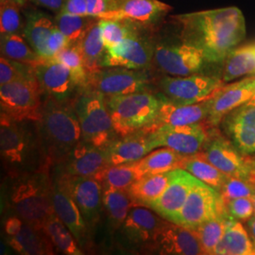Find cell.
I'll list each match as a JSON object with an SVG mask.
<instances>
[{"mask_svg":"<svg viewBox=\"0 0 255 255\" xmlns=\"http://www.w3.org/2000/svg\"><path fill=\"white\" fill-rule=\"evenodd\" d=\"M183 42L199 48L206 62L225 61L246 37V21L237 7L202 10L176 17Z\"/></svg>","mask_w":255,"mask_h":255,"instance_id":"cell-1","label":"cell"},{"mask_svg":"<svg viewBox=\"0 0 255 255\" xmlns=\"http://www.w3.org/2000/svg\"><path fill=\"white\" fill-rule=\"evenodd\" d=\"M36 123L47 165L64 162L82 140L80 120L66 101L47 100Z\"/></svg>","mask_w":255,"mask_h":255,"instance_id":"cell-2","label":"cell"},{"mask_svg":"<svg viewBox=\"0 0 255 255\" xmlns=\"http://www.w3.org/2000/svg\"><path fill=\"white\" fill-rule=\"evenodd\" d=\"M27 122L14 120L1 112V157L10 174L19 177L36 173L39 164L47 165L38 128L35 131L29 129Z\"/></svg>","mask_w":255,"mask_h":255,"instance_id":"cell-3","label":"cell"},{"mask_svg":"<svg viewBox=\"0 0 255 255\" xmlns=\"http://www.w3.org/2000/svg\"><path fill=\"white\" fill-rule=\"evenodd\" d=\"M51 188L41 172L23 175L11 188L10 206L25 222L44 229L46 220L55 214Z\"/></svg>","mask_w":255,"mask_h":255,"instance_id":"cell-4","label":"cell"},{"mask_svg":"<svg viewBox=\"0 0 255 255\" xmlns=\"http://www.w3.org/2000/svg\"><path fill=\"white\" fill-rule=\"evenodd\" d=\"M162 101L146 91L110 97L107 104L116 133L126 136L151 127Z\"/></svg>","mask_w":255,"mask_h":255,"instance_id":"cell-5","label":"cell"},{"mask_svg":"<svg viewBox=\"0 0 255 255\" xmlns=\"http://www.w3.org/2000/svg\"><path fill=\"white\" fill-rule=\"evenodd\" d=\"M104 96L91 88L83 92L74 105L81 124L82 140L101 148L108 146L116 132Z\"/></svg>","mask_w":255,"mask_h":255,"instance_id":"cell-6","label":"cell"},{"mask_svg":"<svg viewBox=\"0 0 255 255\" xmlns=\"http://www.w3.org/2000/svg\"><path fill=\"white\" fill-rule=\"evenodd\" d=\"M42 93L36 76L0 85L1 112L17 121L38 122L44 106Z\"/></svg>","mask_w":255,"mask_h":255,"instance_id":"cell-7","label":"cell"},{"mask_svg":"<svg viewBox=\"0 0 255 255\" xmlns=\"http://www.w3.org/2000/svg\"><path fill=\"white\" fill-rule=\"evenodd\" d=\"M225 82L218 77L193 74L183 77L166 76L159 82L163 98L176 105H192L211 99Z\"/></svg>","mask_w":255,"mask_h":255,"instance_id":"cell-8","label":"cell"},{"mask_svg":"<svg viewBox=\"0 0 255 255\" xmlns=\"http://www.w3.org/2000/svg\"><path fill=\"white\" fill-rule=\"evenodd\" d=\"M221 215L229 214L220 193L199 181L189 193L173 223L195 230L207 220Z\"/></svg>","mask_w":255,"mask_h":255,"instance_id":"cell-9","label":"cell"},{"mask_svg":"<svg viewBox=\"0 0 255 255\" xmlns=\"http://www.w3.org/2000/svg\"><path fill=\"white\" fill-rule=\"evenodd\" d=\"M201 152L207 161L229 177L255 184V170L249 156L242 154L225 137L214 132L209 135Z\"/></svg>","mask_w":255,"mask_h":255,"instance_id":"cell-10","label":"cell"},{"mask_svg":"<svg viewBox=\"0 0 255 255\" xmlns=\"http://www.w3.org/2000/svg\"><path fill=\"white\" fill-rule=\"evenodd\" d=\"M204 122L181 126H163L146 132L155 148L159 146L170 147L184 156L197 154L205 146L209 132Z\"/></svg>","mask_w":255,"mask_h":255,"instance_id":"cell-11","label":"cell"},{"mask_svg":"<svg viewBox=\"0 0 255 255\" xmlns=\"http://www.w3.org/2000/svg\"><path fill=\"white\" fill-rule=\"evenodd\" d=\"M153 58L162 71L174 77L199 73L206 62L199 48L183 41L179 44L158 45Z\"/></svg>","mask_w":255,"mask_h":255,"instance_id":"cell-12","label":"cell"},{"mask_svg":"<svg viewBox=\"0 0 255 255\" xmlns=\"http://www.w3.org/2000/svg\"><path fill=\"white\" fill-rule=\"evenodd\" d=\"M89 76L88 86L105 96H121L146 90L147 75L140 69L103 67Z\"/></svg>","mask_w":255,"mask_h":255,"instance_id":"cell-13","label":"cell"},{"mask_svg":"<svg viewBox=\"0 0 255 255\" xmlns=\"http://www.w3.org/2000/svg\"><path fill=\"white\" fill-rule=\"evenodd\" d=\"M58 182L71 196L86 223L95 225L101 216L102 185L95 177L71 176L64 174Z\"/></svg>","mask_w":255,"mask_h":255,"instance_id":"cell-14","label":"cell"},{"mask_svg":"<svg viewBox=\"0 0 255 255\" xmlns=\"http://www.w3.org/2000/svg\"><path fill=\"white\" fill-rule=\"evenodd\" d=\"M255 95V76H250L231 84H223L208 100L207 123L217 126L232 111L246 104Z\"/></svg>","mask_w":255,"mask_h":255,"instance_id":"cell-15","label":"cell"},{"mask_svg":"<svg viewBox=\"0 0 255 255\" xmlns=\"http://www.w3.org/2000/svg\"><path fill=\"white\" fill-rule=\"evenodd\" d=\"M41 90L57 101H67L81 86L71 70L64 64L52 59H43L33 65Z\"/></svg>","mask_w":255,"mask_h":255,"instance_id":"cell-16","label":"cell"},{"mask_svg":"<svg viewBox=\"0 0 255 255\" xmlns=\"http://www.w3.org/2000/svg\"><path fill=\"white\" fill-rule=\"evenodd\" d=\"M154 49L152 44L146 38L141 36L139 32L107 49L102 61V68L143 69L152 61Z\"/></svg>","mask_w":255,"mask_h":255,"instance_id":"cell-17","label":"cell"},{"mask_svg":"<svg viewBox=\"0 0 255 255\" xmlns=\"http://www.w3.org/2000/svg\"><path fill=\"white\" fill-rule=\"evenodd\" d=\"M200 180L184 169L171 171V179L163 194L147 208L164 220L174 222L193 187Z\"/></svg>","mask_w":255,"mask_h":255,"instance_id":"cell-18","label":"cell"},{"mask_svg":"<svg viewBox=\"0 0 255 255\" xmlns=\"http://www.w3.org/2000/svg\"><path fill=\"white\" fill-rule=\"evenodd\" d=\"M152 245L160 255H203L196 232L165 220L157 232Z\"/></svg>","mask_w":255,"mask_h":255,"instance_id":"cell-19","label":"cell"},{"mask_svg":"<svg viewBox=\"0 0 255 255\" xmlns=\"http://www.w3.org/2000/svg\"><path fill=\"white\" fill-rule=\"evenodd\" d=\"M223 127L242 154L255 153V106L244 104L232 111L223 119Z\"/></svg>","mask_w":255,"mask_h":255,"instance_id":"cell-20","label":"cell"},{"mask_svg":"<svg viewBox=\"0 0 255 255\" xmlns=\"http://www.w3.org/2000/svg\"><path fill=\"white\" fill-rule=\"evenodd\" d=\"M170 9V6L159 0H119L116 9L101 18L125 20L143 27L154 24Z\"/></svg>","mask_w":255,"mask_h":255,"instance_id":"cell-21","label":"cell"},{"mask_svg":"<svg viewBox=\"0 0 255 255\" xmlns=\"http://www.w3.org/2000/svg\"><path fill=\"white\" fill-rule=\"evenodd\" d=\"M158 116L151 127L144 132H149L163 126H181L207 121L209 116L208 100L192 105H176L162 98Z\"/></svg>","mask_w":255,"mask_h":255,"instance_id":"cell-22","label":"cell"},{"mask_svg":"<svg viewBox=\"0 0 255 255\" xmlns=\"http://www.w3.org/2000/svg\"><path fill=\"white\" fill-rule=\"evenodd\" d=\"M123 137L119 140H113L103 148L107 165L137 162L155 148L148 134L144 131Z\"/></svg>","mask_w":255,"mask_h":255,"instance_id":"cell-23","label":"cell"},{"mask_svg":"<svg viewBox=\"0 0 255 255\" xmlns=\"http://www.w3.org/2000/svg\"><path fill=\"white\" fill-rule=\"evenodd\" d=\"M64 174L93 177L107 166L103 148L82 140L64 159Z\"/></svg>","mask_w":255,"mask_h":255,"instance_id":"cell-24","label":"cell"},{"mask_svg":"<svg viewBox=\"0 0 255 255\" xmlns=\"http://www.w3.org/2000/svg\"><path fill=\"white\" fill-rule=\"evenodd\" d=\"M164 221L150 210L134 204L122 224L123 235L133 244H150Z\"/></svg>","mask_w":255,"mask_h":255,"instance_id":"cell-25","label":"cell"},{"mask_svg":"<svg viewBox=\"0 0 255 255\" xmlns=\"http://www.w3.org/2000/svg\"><path fill=\"white\" fill-rule=\"evenodd\" d=\"M51 199L55 214L70 230L78 243L87 238L86 221L71 196L59 182L52 185Z\"/></svg>","mask_w":255,"mask_h":255,"instance_id":"cell-26","label":"cell"},{"mask_svg":"<svg viewBox=\"0 0 255 255\" xmlns=\"http://www.w3.org/2000/svg\"><path fill=\"white\" fill-rule=\"evenodd\" d=\"M10 247L24 255H53L52 241L44 229L36 228L24 221L13 237H8Z\"/></svg>","mask_w":255,"mask_h":255,"instance_id":"cell-27","label":"cell"},{"mask_svg":"<svg viewBox=\"0 0 255 255\" xmlns=\"http://www.w3.org/2000/svg\"><path fill=\"white\" fill-rule=\"evenodd\" d=\"M216 255H255V241L251 239L246 229L237 219L230 217Z\"/></svg>","mask_w":255,"mask_h":255,"instance_id":"cell-28","label":"cell"},{"mask_svg":"<svg viewBox=\"0 0 255 255\" xmlns=\"http://www.w3.org/2000/svg\"><path fill=\"white\" fill-rule=\"evenodd\" d=\"M55 27V20L40 10H30L26 14L23 36L41 58H46V42Z\"/></svg>","mask_w":255,"mask_h":255,"instance_id":"cell-29","label":"cell"},{"mask_svg":"<svg viewBox=\"0 0 255 255\" xmlns=\"http://www.w3.org/2000/svg\"><path fill=\"white\" fill-rule=\"evenodd\" d=\"M171 179V171L165 173L145 175L133 182L127 191L136 205L148 207L165 190Z\"/></svg>","mask_w":255,"mask_h":255,"instance_id":"cell-30","label":"cell"},{"mask_svg":"<svg viewBox=\"0 0 255 255\" xmlns=\"http://www.w3.org/2000/svg\"><path fill=\"white\" fill-rule=\"evenodd\" d=\"M250 76H255V42L236 47L223 62V82Z\"/></svg>","mask_w":255,"mask_h":255,"instance_id":"cell-31","label":"cell"},{"mask_svg":"<svg viewBox=\"0 0 255 255\" xmlns=\"http://www.w3.org/2000/svg\"><path fill=\"white\" fill-rule=\"evenodd\" d=\"M78 46L81 48L84 65L89 76L102 68V61L106 53V47L101 35L99 19H95L92 22Z\"/></svg>","mask_w":255,"mask_h":255,"instance_id":"cell-32","label":"cell"},{"mask_svg":"<svg viewBox=\"0 0 255 255\" xmlns=\"http://www.w3.org/2000/svg\"><path fill=\"white\" fill-rule=\"evenodd\" d=\"M185 157L172 148L164 146L152 152L150 151L144 158L137 161V165L143 176L165 173L182 168Z\"/></svg>","mask_w":255,"mask_h":255,"instance_id":"cell-33","label":"cell"},{"mask_svg":"<svg viewBox=\"0 0 255 255\" xmlns=\"http://www.w3.org/2000/svg\"><path fill=\"white\" fill-rule=\"evenodd\" d=\"M93 177L101 182L103 188L114 187L121 190H127L133 182L143 177V175L138 168L137 162H133L107 165Z\"/></svg>","mask_w":255,"mask_h":255,"instance_id":"cell-34","label":"cell"},{"mask_svg":"<svg viewBox=\"0 0 255 255\" xmlns=\"http://www.w3.org/2000/svg\"><path fill=\"white\" fill-rule=\"evenodd\" d=\"M182 169L188 171L197 179L214 187L218 191L228 177L207 161L201 152L186 156Z\"/></svg>","mask_w":255,"mask_h":255,"instance_id":"cell-35","label":"cell"},{"mask_svg":"<svg viewBox=\"0 0 255 255\" xmlns=\"http://www.w3.org/2000/svg\"><path fill=\"white\" fill-rule=\"evenodd\" d=\"M0 50L3 57L24 64L35 65L43 60L20 33L1 34Z\"/></svg>","mask_w":255,"mask_h":255,"instance_id":"cell-36","label":"cell"},{"mask_svg":"<svg viewBox=\"0 0 255 255\" xmlns=\"http://www.w3.org/2000/svg\"><path fill=\"white\" fill-rule=\"evenodd\" d=\"M102 203L109 216L111 224L115 228L122 226L125 219H127L129 210L134 205L127 191L114 187L103 188Z\"/></svg>","mask_w":255,"mask_h":255,"instance_id":"cell-37","label":"cell"},{"mask_svg":"<svg viewBox=\"0 0 255 255\" xmlns=\"http://www.w3.org/2000/svg\"><path fill=\"white\" fill-rule=\"evenodd\" d=\"M44 230L52 243L64 255H82V251L78 246L76 242L77 240L72 233L56 214L46 220Z\"/></svg>","mask_w":255,"mask_h":255,"instance_id":"cell-38","label":"cell"},{"mask_svg":"<svg viewBox=\"0 0 255 255\" xmlns=\"http://www.w3.org/2000/svg\"><path fill=\"white\" fill-rule=\"evenodd\" d=\"M230 217V215L218 216L207 220L194 230L200 240L203 255H216L217 247L224 234L227 220Z\"/></svg>","mask_w":255,"mask_h":255,"instance_id":"cell-39","label":"cell"},{"mask_svg":"<svg viewBox=\"0 0 255 255\" xmlns=\"http://www.w3.org/2000/svg\"><path fill=\"white\" fill-rule=\"evenodd\" d=\"M101 35L106 50L117 46L123 40L140 32L142 27L136 24L119 19H99Z\"/></svg>","mask_w":255,"mask_h":255,"instance_id":"cell-40","label":"cell"},{"mask_svg":"<svg viewBox=\"0 0 255 255\" xmlns=\"http://www.w3.org/2000/svg\"><path fill=\"white\" fill-rule=\"evenodd\" d=\"M90 16H82L65 11H59L55 17V25L67 39L70 45H79L89 26L95 20Z\"/></svg>","mask_w":255,"mask_h":255,"instance_id":"cell-41","label":"cell"},{"mask_svg":"<svg viewBox=\"0 0 255 255\" xmlns=\"http://www.w3.org/2000/svg\"><path fill=\"white\" fill-rule=\"evenodd\" d=\"M52 60L66 65L73 73L75 79L81 87L88 86L89 73L84 65L82 51L78 45L66 46L54 56Z\"/></svg>","mask_w":255,"mask_h":255,"instance_id":"cell-42","label":"cell"},{"mask_svg":"<svg viewBox=\"0 0 255 255\" xmlns=\"http://www.w3.org/2000/svg\"><path fill=\"white\" fill-rule=\"evenodd\" d=\"M20 4L14 0L0 1V33H23L25 24L20 12Z\"/></svg>","mask_w":255,"mask_h":255,"instance_id":"cell-43","label":"cell"},{"mask_svg":"<svg viewBox=\"0 0 255 255\" xmlns=\"http://www.w3.org/2000/svg\"><path fill=\"white\" fill-rule=\"evenodd\" d=\"M35 77L34 67L31 64L13 61L6 57L0 58V85L17 80Z\"/></svg>","mask_w":255,"mask_h":255,"instance_id":"cell-44","label":"cell"},{"mask_svg":"<svg viewBox=\"0 0 255 255\" xmlns=\"http://www.w3.org/2000/svg\"><path fill=\"white\" fill-rule=\"evenodd\" d=\"M219 192L224 202L238 198L252 199L255 192V184L228 176Z\"/></svg>","mask_w":255,"mask_h":255,"instance_id":"cell-45","label":"cell"},{"mask_svg":"<svg viewBox=\"0 0 255 255\" xmlns=\"http://www.w3.org/2000/svg\"><path fill=\"white\" fill-rule=\"evenodd\" d=\"M229 215L237 219L247 221L255 214V205L251 198H238L225 202Z\"/></svg>","mask_w":255,"mask_h":255,"instance_id":"cell-46","label":"cell"},{"mask_svg":"<svg viewBox=\"0 0 255 255\" xmlns=\"http://www.w3.org/2000/svg\"><path fill=\"white\" fill-rule=\"evenodd\" d=\"M68 46H70L69 40L55 25L54 29L52 30L46 42V59H52L61 50Z\"/></svg>","mask_w":255,"mask_h":255,"instance_id":"cell-47","label":"cell"},{"mask_svg":"<svg viewBox=\"0 0 255 255\" xmlns=\"http://www.w3.org/2000/svg\"><path fill=\"white\" fill-rule=\"evenodd\" d=\"M62 10L82 16H89L85 0H66Z\"/></svg>","mask_w":255,"mask_h":255,"instance_id":"cell-48","label":"cell"},{"mask_svg":"<svg viewBox=\"0 0 255 255\" xmlns=\"http://www.w3.org/2000/svg\"><path fill=\"white\" fill-rule=\"evenodd\" d=\"M24 224V220L17 217H11L6 220L4 224V230L7 235V237H13L19 232V230L22 228Z\"/></svg>","mask_w":255,"mask_h":255,"instance_id":"cell-49","label":"cell"},{"mask_svg":"<svg viewBox=\"0 0 255 255\" xmlns=\"http://www.w3.org/2000/svg\"><path fill=\"white\" fill-rule=\"evenodd\" d=\"M31 1L40 7H44L52 11L59 12L63 9L66 0H31Z\"/></svg>","mask_w":255,"mask_h":255,"instance_id":"cell-50","label":"cell"},{"mask_svg":"<svg viewBox=\"0 0 255 255\" xmlns=\"http://www.w3.org/2000/svg\"><path fill=\"white\" fill-rule=\"evenodd\" d=\"M247 224H248V228H249L250 232H251V235L253 237V239L255 241V217H252L251 219L248 220Z\"/></svg>","mask_w":255,"mask_h":255,"instance_id":"cell-51","label":"cell"},{"mask_svg":"<svg viewBox=\"0 0 255 255\" xmlns=\"http://www.w3.org/2000/svg\"><path fill=\"white\" fill-rule=\"evenodd\" d=\"M246 105H252V106H255V95L250 100V101H248L246 103Z\"/></svg>","mask_w":255,"mask_h":255,"instance_id":"cell-52","label":"cell"},{"mask_svg":"<svg viewBox=\"0 0 255 255\" xmlns=\"http://www.w3.org/2000/svg\"><path fill=\"white\" fill-rule=\"evenodd\" d=\"M249 159H250V162H251V164H252L254 169L255 170V157H249Z\"/></svg>","mask_w":255,"mask_h":255,"instance_id":"cell-53","label":"cell"},{"mask_svg":"<svg viewBox=\"0 0 255 255\" xmlns=\"http://www.w3.org/2000/svg\"><path fill=\"white\" fill-rule=\"evenodd\" d=\"M14 1H16V2L19 3L20 5H22V4H24V3H25V1H26V0H14Z\"/></svg>","mask_w":255,"mask_h":255,"instance_id":"cell-54","label":"cell"},{"mask_svg":"<svg viewBox=\"0 0 255 255\" xmlns=\"http://www.w3.org/2000/svg\"><path fill=\"white\" fill-rule=\"evenodd\" d=\"M252 200H253V202H254V205H255V194H254V196L252 197Z\"/></svg>","mask_w":255,"mask_h":255,"instance_id":"cell-55","label":"cell"}]
</instances>
